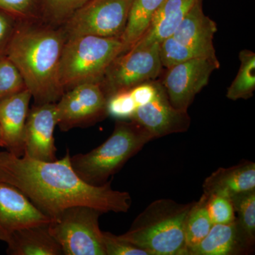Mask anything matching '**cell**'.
<instances>
[{
    "mask_svg": "<svg viewBox=\"0 0 255 255\" xmlns=\"http://www.w3.org/2000/svg\"><path fill=\"white\" fill-rule=\"evenodd\" d=\"M206 196L208 212L213 224H226L236 219L231 199L216 194Z\"/></svg>",
    "mask_w": 255,
    "mask_h": 255,
    "instance_id": "83f0119b",
    "label": "cell"
},
{
    "mask_svg": "<svg viewBox=\"0 0 255 255\" xmlns=\"http://www.w3.org/2000/svg\"><path fill=\"white\" fill-rule=\"evenodd\" d=\"M132 0H90L68 18L62 29L66 41L82 36L121 38Z\"/></svg>",
    "mask_w": 255,
    "mask_h": 255,
    "instance_id": "52a82bcc",
    "label": "cell"
},
{
    "mask_svg": "<svg viewBox=\"0 0 255 255\" xmlns=\"http://www.w3.org/2000/svg\"><path fill=\"white\" fill-rule=\"evenodd\" d=\"M241 65L236 78L228 88L226 97L229 100H248L255 90V54L243 50L239 54Z\"/></svg>",
    "mask_w": 255,
    "mask_h": 255,
    "instance_id": "44dd1931",
    "label": "cell"
},
{
    "mask_svg": "<svg viewBox=\"0 0 255 255\" xmlns=\"http://www.w3.org/2000/svg\"><path fill=\"white\" fill-rule=\"evenodd\" d=\"M24 80L6 55L0 56V101L26 90Z\"/></svg>",
    "mask_w": 255,
    "mask_h": 255,
    "instance_id": "484cf974",
    "label": "cell"
},
{
    "mask_svg": "<svg viewBox=\"0 0 255 255\" xmlns=\"http://www.w3.org/2000/svg\"><path fill=\"white\" fill-rule=\"evenodd\" d=\"M49 223L33 225L15 231L6 243L7 244V254L63 255L59 243L50 234L48 228Z\"/></svg>",
    "mask_w": 255,
    "mask_h": 255,
    "instance_id": "ac0fdd59",
    "label": "cell"
},
{
    "mask_svg": "<svg viewBox=\"0 0 255 255\" xmlns=\"http://www.w3.org/2000/svg\"><path fill=\"white\" fill-rule=\"evenodd\" d=\"M164 0H132L127 26L121 37L123 51L130 50L150 27L156 11Z\"/></svg>",
    "mask_w": 255,
    "mask_h": 255,
    "instance_id": "ffe728a7",
    "label": "cell"
},
{
    "mask_svg": "<svg viewBox=\"0 0 255 255\" xmlns=\"http://www.w3.org/2000/svg\"><path fill=\"white\" fill-rule=\"evenodd\" d=\"M122 51L121 38L82 36L67 40L59 68L64 92L82 84L100 83L110 64Z\"/></svg>",
    "mask_w": 255,
    "mask_h": 255,
    "instance_id": "5b68a950",
    "label": "cell"
},
{
    "mask_svg": "<svg viewBox=\"0 0 255 255\" xmlns=\"http://www.w3.org/2000/svg\"><path fill=\"white\" fill-rule=\"evenodd\" d=\"M159 57L162 67L167 69L194 58H209L200 50L179 43L172 36L159 44Z\"/></svg>",
    "mask_w": 255,
    "mask_h": 255,
    "instance_id": "d4e9b609",
    "label": "cell"
},
{
    "mask_svg": "<svg viewBox=\"0 0 255 255\" xmlns=\"http://www.w3.org/2000/svg\"><path fill=\"white\" fill-rule=\"evenodd\" d=\"M154 139L134 121L117 120L112 135L102 145L86 154L70 157L72 167L85 182L102 185Z\"/></svg>",
    "mask_w": 255,
    "mask_h": 255,
    "instance_id": "277c9868",
    "label": "cell"
},
{
    "mask_svg": "<svg viewBox=\"0 0 255 255\" xmlns=\"http://www.w3.org/2000/svg\"><path fill=\"white\" fill-rule=\"evenodd\" d=\"M57 126L63 131L94 125L108 116L107 98L100 83L82 84L56 102Z\"/></svg>",
    "mask_w": 255,
    "mask_h": 255,
    "instance_id": "9c48e42d",
    "label": "cell"
},
{
    "mask_svg": "<svg viewBox=\"0 0 255 255\" xmlns=\"http://www.w3.org/2000/svg\"><path fill=\"white\" fill-rule=\"evenodd\" d=\"M103 213L88 206H70L51 219L50 234L65 255H106L99 219Z\"/></svg>",
    "mask_w": 255,
    "mask_h": 255,
    "instance_id": "8992f818",
    "label": "cell"
},
{
    "mask_svg": "<svg viewBox=\"0 0 255 255\" xmlns=\"http://www.w3.org/2000/svg\"><path fill=\"white\" fill-rule=\"evenodd\" d=\"M162 68L159 43L134 46L113 60L100 85L108 99L117 92L155 80Z\"/></svg>",
    "mask_w": 255,
    "mask_h": 255,
    "instance_id": "ba28073f",
    "label": "cell"
},
{
    "mask_svg": "<svg viewBox=\"0 0 255 255\" xmlns=\"http://www.w3.org/2000/svg\"><path fill=\"white\" fill-rule=\"evenodd\" d=\"M254 246L241 229L237 218L226 224H214L209 233L185 255H237L247 254Z\"/></svg>",
    "mask_w": 255,
    "mask_h": 255,
    "instance_id": "9a60e30c",
    "label": "cell"
},
{
    "mask_svg": "<svg viewBox=\"0 0 255 255\" xmlns=\"http://www.w3.org/2000/svg\"><path fill=\"white\" fill-rule=\"evenodd\" d=\"M161 85L145 82L129 90L137 107L145 105L154 100L158 93Z\"/></svg>",
    "mask_w": 255,
    "mask_h": 255,
    "instance_id": "1f68e13d",
    "label": "cell"
},
{
    "mask_svg": "<svg viewBox=\"0 0 255 255\" xmlns=\"http://www.w3.org/2000/svg\"><path fill=\"white\" fill-rule=\"evenodd\" d=\"M31 92L27 89L0 101V131L8 152L23 155L25 125L29 112Z\"/></svg>",
    "mask_w": 255,
    "mask_h": 255,
    "instance_id": "5bb4252c",
    "label": "cell"
},
{
    "mask_svg": "<svg viewBox=\"0 0 255 255\" xmlns=\"http://www.w3.org/2000/svg\"><path fill=\"white\" fill-rule=\"evenodd\" d=\"M206 204L207 196L203 194L199 201L193 203L189 211L185 227L186 252L202 241L214 226Z\"/></svg>",
    "mask_w": 255,
    "mask_h": 255,
    "instance_id": "7402d4cb",
    "label": "cell"
},
{
    "mask_svg": "<svg viewBox=\"0 0 255 255\" xmlns=\"http://www.w3.org/2000/svg\"><path fill=\"white\" fill-rule=\"evenodd\" d=\"M130 120L145 128L155 138L186 132L191 124L187 112L177 110L171 105L162 85L153 100L137 107Z\"/></svg>",
    "mask_w": 255,
    "mask_h": 255,
    "instance_id": "7c38bea8",
    "label": "cell"
},
{
    "mask_svg": "<svg viewBox=\"0 0 255 255\" xmlns=\"http://www.w3.org/2000/svg\"><path fill=\"white\" fill-rule=\"evenodd\" d=\"M136 108L129 90L117 92L107 99V113L117 120H130Z\"/></svg>",
    "mask_w": 255,
    "mask_h": 255,
    "instance_id": "f1b7e54d",
    "label": "cell"
},
{
    "mask_svg": "<svg viewBox=\"0 0 255 255\" xmlns=\"http://www.w3.org/2000/svg\"><path fill=\"white\" fill-rule=\"evenodd\" d=\"M66 42L61 27L39 21H20L5 55L18 69L34 105L56 103L64 90L60 58Z\"/></svg>",
    "mask_w": 255,
    "mask_h": 255,
    "instance_id": "7a4b0ae2",
    "label": "cell"
},
{
    "mask_svg": "<svg viewBox=\"0 0 255 255\" xmlns=\"http://www.w3.org/2000/svg\"><path fill=\"white\" fill-rule=\"evenodd\" d=\"M0 147H4V145H3L2 138H1V131H0Z\"/></svg>",
    "mask_w": 255,
    "mask_h": 255,
    "instance_id": "d6a6232c",
    "label": "cell"
},
{
    "mask_svg": "<svg viewBox=\"0 0 255 255\" xmlns=\"http://www.w3.org/2000/svg\"><path fill=\"white\" fill-rule=\"evenodd\" d=\"M56 126V103L33 105L25 125L23 155L43 162L57 160L54 138Z\"/></svg>",
    "mask_w": 255,
    "mask_h": 255,
    "instance_id": "8fae6325",
    "label": "cell"
},
{
    "mask_svg": "<svg viewBox=\"0 0 255 255\" xmlns=\"http://www.w3.org/2000/svg\"><path fill=\"white\" fill-rule=\"evenodd\" d=\"M206 196L216 194L231 199L242 193L255 190V163L243 161L237 165L220 167L206 178L203 184Z\"/></svg>",
    "mask_w": 255,
    "mask_h": 255,
    "instance_id": "e0dca14e",
    "label": "cell"
},
{
    "mask_svg": "<svg viewBox=\"0 0 255 255\" xmlns=\"http://www.w3.org/2000/svg\"><path fill=\"white\" fill-rule=\"evenodd\" d=\"M219 68L217 58H199L167 69L162 87L171 105L187 112L196 95L209 83L211 74Z\"/></svg>",
    "mask_w": 255,
    "mask_h": 255,
    "instance_id": "30bf717a",
    "label": "cell"
},
{
    "mask_svg": "<svg viewBox=\"0 0 255 255\" xmlns=\"http://www.w3.org/2000/svg\"><path fill=\"white\" fill-rule=\"evenodd\" d=\"M231 200L241 229L251 244L255 246V190L233 196Z\"/></svg>",
    "mask_w": 255,
    "mask_h": 255,
    "instance_id": "cb8c5ba5",
    "label": "cell"
},
{
    "mask_svg": "<svg viewBox=\"0 0 255 255\" xmlns=\"http://www.w3.org/2000/svg\"><path fill=\"white\" fill-rule=\"evenodd\" d=\"M103 242L106 255H150L145 250L110 232H103Z\"/></svg>",
    "mask_w": 255,
    "mask_h": 255,
    "instance_id": "f546056e",
    "label": "cell"
},
{
    "mask_svg": "<svg viewBox=\"0 0 255 255\" xmlns=\"http://www.w3.org/2000/svg\"><path fill=\"white\" fill-rule=\"evenodd\" d=\"M216 31V22L203 11L202 0H197L172 36L183 45L200 50L209 58H217L214 46Z\"/></svg>",
    "mask_w": 255,
    "mask_h": 255,
    "instance_id": "2e32d148",
    "label": "cell"
},
{
    "mask_svg": "<svg viewBox=\"0 0 255 255\" xmlns=\"http://www.w3.org/2000/svg\"><path fill=\"white\" fill-rule=\"evenodd\" d=\"M50 221L21 191L0 182V241L6 243L21 228Z\"/></svg>",
    "mask_w": 255,
    "mask_h": 255,
    "instance_id": "4fadbf2b",
    "label": "cell"
},
{
    "mask_svg": "<svg viewBox=\"0 0 255 255\" xmlns=\"http://www.w3.org/2000/svg\"><path fill=\"white\" fill-rule=\"evenodd\" d=\"M90 0H41L40 21L61 27L75 11Z\"/></svg>",
    "mask_w": 255,
    "mask_h": 255,
    "instance_id": "603a6c76",
    "label": "cell"
},
{
    "mask_svg": "<svg viewBox=\"0 0 255 255\" xmlns=\"http://www.w3.org/2000/svg\"><path fill=\"white\" fill-rule=\"evenodd\" d=\"M193 203L179 204L172 199L152 201L119 236L145 250L150 255H185V227Z\"/></svg>",
    "mask_w": 255,
    "mask_h": 255,
    "instance_id": "3957f363",
    "label": "cell"
},
{
    "mask_svg": "<svg viewBox=\"0 0 255 255\" xmlns=\"http://www.w3.org/2000/svg\"><path fill=\"white\" fill-rule=\"evenodd\" d=\"M69 152L63 158L43 162L8 151L0 152V182L21 191L50 219L70 206H88L105 213H127L132 199L127 191L114 190L112 182L88 184L72 167Z\"/></svg>",
    "mask_w": 255,
    "mask_h": 255,
    "instance_id": "6da1fadb",
    "label": "cell"
},
{
    "mask_svg": "<svg viewBox=\"0 0 255 255\" xmlns=\"http://www.w3.org/2000/svg\"><path fill=\"white\" fill-rule=\"evenodd\" d=\"M196 1L164 0L156 11L148 30L134 46L160 44L164 40L172 36Z\"/></svg>",
    "mask_w": 255,
    "mask_h": 255,
    "instance_id": "d6986e66",
    "label": "cell"
},
{
    "mask_svg": "<svg viewBox=\"0 0 255 255\" xmlns=\"http://www.w3.org/2000/svg\"><path fill=\"white\" fill-rule=\"evenodd\" d=\"M0 9L19 21H36L40 19L41 0H0Z\"/></svg>",
    "mask_w": 255,
    "mask_h": 255,
    "instance_id": "4316f807",
    "label": "cell"
},
{
    "mask_svg": "<svg viewBox=\"0 0 255 255\" xmlns=\"http://www.w3.org/2000/svg\"><path fill=\"white\" fill-rule=\"evenodd\" d=\"M19 20L0 9V56L5 54Z\"/></svg>",
    "mask_w": 255,
    "mask_h": 255,
    "instance_id": "4dcf8cb0",
    "label": "cell"
}]
</instances>
